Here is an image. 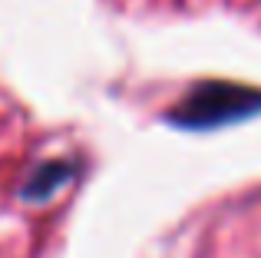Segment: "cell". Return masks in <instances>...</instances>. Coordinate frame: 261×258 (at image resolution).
<instances>
[{"mask_svg": "<svg viewBox=\"0 0 261 258\" xmlns=\"http://www.w3.org/2000/svg\"><path fill=\"white\" fill-rule=\"evenodd\" d=\"M261 113V90L238 83H195L189 96L169 110V123L182 129H218Z\"/></svg>", "mask_w": 261, "mask_h": 258, "instance_id": "6da1fadb", "label": "cell"}, {"mask_svg": "<svg viewBox=\"0 0 261 258\" xmlns=\"http://www.w3.org/2000/svg\"><path fill=\"white\" fill-rule=\"evenodd\" d=\"M70 179H73V162H66V159L43 162V166H37L30 175H27L20 195H23L27 202H46V199H53Z\"/></svg>", "mask_w": 261, "mask_h": 258, "instance_id": "7a4b0ae2", "label": "cell"}]
</instances>
